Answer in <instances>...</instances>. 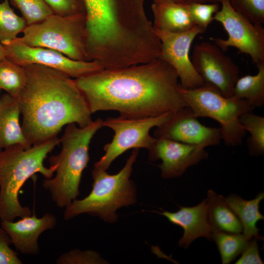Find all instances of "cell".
Segmentation results:
<instances>
[{"mask_svg":"<svg viewBox=\"0 0 264 264\" xmlns=\"http://www.w3.org/2000/svg\"></svg>","mask_w":264,"mask_h":264,"instance_id":"obj_38","label":"cell"},{"mask_svg":"<svg viewBox=\"0 0 264 264\" xmlns=\"http://www.w3.org/2000/svg\"><path fill=\"white\" fill-rule=\"evenodd\" d=\"M155 212L183 228V235L178 242L180 247L187 249L199 237L212 239L213 231L208 219L206 199L193 207L180 206L175 212L167 211Z\"/></svg>","mask_w":264,"mask_h":264,"instance_id":"obj_17","label":"cell"},{"mask_svg":"<svg viewBox=\"0 0 264 264\" xmlns=\"http://www.w3.org/2000/svg\"><path fill=\"white\" fill-rule=\"evenodd\" d=\"M178 80L174 67L160 57L75 79L92 114L113 110L129 118L157 116L186 107Z\"/></svg>","mask_w":264,"mask_h":264,"instance_id":"obj_1","label":"cell"},{"mask_svg":"<svg viewBox=\"0 0 264 264\" xmlns=\"http://www.w3.org/2000/svg\"><path fill=\"white\" fill-rule=\"evenodd\" d=\"M21 114L17 98L6 93L0 97V150L16 145L32 146L20 123Z\"/></svg>","mask_w":264,"mask_h":264,"instance_id":"obj_18","label":"cell"},{"mask_svg":"<svg viewBox=\"0 0 264 264\" xmlns=\"http://www.w3.org/2000/svg\"><path fill=\"white\" fill-rule=\"evenodd\" d=\"M5 57V49L4 45L0 43V61Z\"/></svg>","mask_w":264,"mask_h":264,"instance_id":"obj_35","label":"cell"},{"mask_svg":"<svg viewBox=\"0 0 264 264\" xmlns=\"http://www.w3.org/2000/svg\"><path fill=\"white\" fill-rule=\"evenodd\" d=\"M26 83L18 99L22 128L31 145L57 137L65 125L79 127L92 122L87 100L75 79L38 65L23 66Z\"/></svg>","mask_w":264,"mask_h":264,"instance_id":"obj_2","label":"cell"},{"mask_svg":"<svg viewBox=\"0 0 264 264\" xmlns=\"http://www.w3.org/2000/svg\"><path fill=\"white\" fill-rule=\"evenodd\" d=\"M103 122L98 118L83 128L69 124L60 138L61 151L49 160L50 165H56V175L43 182V187L50 192L58 207L66 208L79 195L82 173L89 161V144L96 132L103 127Z\"/></svg>","mask_w":264,"mask_h":264,"instance_id":"obj_4","label":"cell"},{"mask_svg":"<svg viewBox=\"0 0 264 264\" xmlns=\"http://www.w3.org/2000/svg\"><path fill=\"white\" fill-rule=\"evenodd\" d=\"M240 122L245 131L250 134L247 145L251 155L264 153V117L252 111L246 112L240 117Z\"/></svg>","mask_w":264,"mask_h":264,"instance_id":"obj_25","label":"cell"},{"mask_svg":"<svg viewBox=\"0 0 264 264\" xmlns=\"http://www.w3.org/2000/svg\"><path fill=\"white\" fill-rule=\"evenodd\" d=\"M257 73L239 77L236 81L233 96L246 100L254 109L264 104V63L257 66Z\"/></svg>","mask_w":264,"mask_h":264,"instance_id":"obj_22","label":"cell"},{"mask_svg":"<svg viewBox=\"0 0 264 264\" xmlns=\"http://www.w3.org/2000/svg\"><path fill=\"white\" fill-rule=\"evenodd\" d=\"M139 149H133L124 167L115 175L94 167L90 193L83 199H74L66 207L64 219L69 220L86 213L110 223L115 222L118 218L116 211L136 201V188L130 176Z\"/></svg>","mask_w":264,"mask_h":264,"instance_id":"obj_5","label":"cell"},{"mask_svg":"<svg viewBox=\"0 0 264 264\" xmlns=\"http://www.w3.org/2000/svg\"><path fill=\"white\" fill-rule=\"evenodd\" d=\"M153 3H159L163 2H181V0H152Z\"/></svg>","mask_w":264,"mask_h":264,"instance_id":"obj_36","label":"cell"},{"mask_svg":"<svg viewBox=\"0 0 264 264\" xmlns=\"http://www.w3.org/2000/svg\"><path fill=\"white\" fill-rule=\"evenodd\" d=\"M208 216L212 231L241 233L242 224L227 203L225 198L212 190L207 191Z\"/></svg>","mask_w":264,"mask_h":264,"instance_id":"obj_21","label":"cell"},{"mask_svg":"<svg viewBox=\"0 0 264 264\" xmlns=\"http://www.w3.org/2000/svg\"><path fill=\"white\" fill-rule=\"evenodd\" d=\"M231 6L251 22H264V0H229Z\"/></svg>","mask_w":264,"mask_h":264,"instance_id":"obj_29","label":"cell"},{"mask_svg":"<svg viewBox=\"0 0 264 264\" xmlns=\"http://www.w3.org/2000/svg\"><path fill=\"white\" fill-rule=\"evenodd\" d=\"M17 39L33 47L57 50L76 61H88L86 50V15L62 16L52 14L27 25Z\"/></svg>","mask_w":264,"mask_h":264,"instance_id":"obj_8","label":"cell"},{"mask_svg":"<svg viewBox=\"0 0 264 264\" xmlns=\"http://www.w3.org/2000/svg\"><path fill=\"white\" fill-rule=\"evenodd\" d=\"M53 14L68 16L85 14L83 0H44Z\"/></svg>","mask_w":264,"mask_h":264,"instance_id":"obj_30","label":"cell"},{"mask_svg":"<svg viewBox=\"0 0 264 264\" xmlns=\"http://www.w3.org/2000/svg\"><path fill=\"white\" fill-rule=\"evenodd\" d=\"M145 0H83L87 39L95 44H111L141 31L149 20Z\"/></svg>","mask_w":264,"mask_h":264,"instance_id":"obj_6","label":"cell"},{"mask_svg":"<svg viewBox=\"0 0 264 264\" xmlns=\"http://www.w3.org/2000/svg\"><path fill=\"white\" fill-rule=\"evenodd\" d=\"M154 28L156 31L179 33L196 25L192 20L188 5L182 2L152 3Z\"/></svg>","mask_w":264,"mask_h":264,"instance_id":"obj_19","label":"cell"},{"mask_svg":"<svg viewBox=\"0 0 264 264\" xmlns=\"http://www.w3.org/2000/svg\"><path fill=\"white\" fill-rule=\"evenodd\" d=\"M172 113L141 118L120 116L103 121V127L111 129L114 134L112 141L104 146L105 153L94 167L106 171L117 157L129 149L145 148L148 150L156 139L150 134V130L166 121Z\"/></svg>","mask_w":264,"mask_h":264,"instance_id":"obj_9","label":"cell"},{"mask_svg":"<svg viewBox=\"0 0 264 264\" xmlns=\"http://www.w3.org/2000/svg\"><path fill=\"white\" fill-rule=\"evenodd\" d=\"M179 90L186 106L197 117H210L220 125L221 138L226 144L236 146L242 143L246 131L240 117L254 109L246 100L234 96L225 97L205 85L186 89L179 85Z\"/></svg>","mask_w":264,"mask_h":264,"instance_id":"obj_7","label":"cell"},{"mask_svg":"<svg viewBox=\"0 0 264 264\" xmlns=\"http://www.w3.org/2000/svg\"><path fill=\"white\" fill-rule=\"evenodd\" d=\"M148 152L150 160H161L158 166L165 178L181 176L189 167L208 155L201 147L164 138H156Z\"/></svg>","mask_w":264,"mask_h":264,"instance_id":"obj_15","label":"cell"},{"mask_svg":"<svg viewBox=\"0 0 264 264\" xmlns=\"http://www.w3.org/2000/svg\"><path fill=\"white\" fill-rule=\"evenodd\" d=\"M220 4L198 2L188 4L189 14L195 24L205 31L214 20V16L220 10Z\"/></svg>","mask_w":264,"mask_h":264,"instance_id":"obj_28","label":"cell"},{"mask_svg":"<svg viewBox=\"0 0 264 264\" xmlns=\"http://www.w3.org/2000/svg\"><path fill=\"white\" fill-rule=\"evenodd\" d=\"M26 26L24 19L17 15L8 0L0 3V43L7 44L15 40Z\"/></svg>","mask_w":264,"mask_h":264,"instance_id":"obj_26","label":"cell"},{"mask_svg":"<svg viewBox=\"0 0 264 264\" xmlns=\"http://www.w3.org/2000/svg\"><path fill=\"white\" fill-rule=\"evenodd\" d=\"M187 106L173 112L165 122L156 127L154 137L187 144L206 147L219 145L221 138L220 128L202 124Z\"/></svg>","mask_w":264,"mask_h":264,"instance_id":"obj_14","label":"cell"},{"mask_svg":"<svg viewBox=\"0 0 264 264\" xmlns=\"http://www.w3.org/2000/svg\"><path fill=\"white\" fill-rule=\"evenodd\" d=\"M104 260L95 252L90 250H72L61 255L56 261L57 264H100Z\"/></svg>","mask_w":264,"mask_h":264,"instance_id":"obj_31","label":"cell"},{"mask_svg":"<svg viewBox=\"0 0 264 264\" xmlns=\"http://www.w3.org/2000/svg\"><path fill=\"white\" fill-rule=\"evenodd\" d=\"M223 264H228L242 253L249 240L243 234L215 230L212 237Z\"/></svg>","mask_w":264,"mask_h":264,"instance_id":"obj_24","label":"cell"},{"mask_svg":"<svg viewBox=\"0 0 264 264\" xmlns=\"http://www.w3.org/2000/svg\"><path fill=\"white\" fill-rule=\"evenodd\" d=\"M221 0H181V2L189 4L193 2H198V3H220Z\"/></svg>","mask_w":264,"mask_h":264,"instance_id":"obj_34","label":"cell"},{"mask_svg":"<svg viewBox=\"0 0 264 264\" xmlns=\"http://www.w3.org/2000/svg\"><path fill=\"white\" fill-rule=\"evenodd\" d=\"M214 20L220 22L228 34L227 39H212L223 51L230 47L250 56L256 65L264 63V28L251 22L236 11L229 0H221Z\"/></svg>","mask_w":264,"mask_h":264,"instance_id":"obj_10","label":"cell"},{"mask_svg":"<svg viewBox=\"0 0 264 264\" xmlns=\"http://www.w3.org/2000/svg\"><path fill=\"white\" fill-rule=\"evenodd\" d=\"M204 85L216 90L223 96L233 95L240 70L232 59L215 44L202 42L194 46L191 59Z\"/></svg>","mask_w":264,"mask_h":264,"instance_id":"obj_11","label":"cell"},{"mask_svg":"<svg viewBox=\"0 0 264 264\" xmlns=\"http://www.w3.org/2000/svg\"><path fill=\"white\" fill-rule=\"evenodd\" d=\"M21 12L26 26L41 22L53 12L44 0H13Z\"/></svg>","mask_w":264,"mask_h":264,"instance_id":"obj_27","label":"cell"},{"mask_svg":"<svg viewBox=\"0 0 264 264\" xmlns=\"http://www.w3.org/2000/svg\"><path fill=\"white\" fill-rule=\"evenodd\" d=\"M155 31L161 42L159 57L175 69L180 86L184 88L193 89L204 85L203 80L193 66L189 53L194 39L205 31L197 25L179 33Z\"/></svg>","mask_w":264,"mask_h":264,"instance_id":"obj_13","label":"cell"},{"mask_svg":"<svg viewBox=\"0 0 264 264\" xmlns=\"http://www.w3.org/2000/svg\"><path fill=\"white\" fill-rule=\"evenodd\" d=\"M56 223V218L52 214L45 213L37 218L34 213L17 221H1V227L7 232L17 250L23 254L35 255L39 251V236L45 231L53 229Z\"/></svg>","mask_w":264,"mask_h":264,"instance_id":"obj_16","label":"cell"},{"mask_svg":"<svg viewBox=\"0 0 264 264\" xmlns=\"http://www.w3.org/2000/svg\"></svg>","mask_w":264,"mask_h":264,"instance_id":"obj_37","label":"cell"},{"mask_svg":"<svg viewBox=\"0 0 264 264\" xmlns=\"http://www.w3.org/2000/svg\"><path fill=\"white\" fill-rule=\"evenodd\" d=\"M258 240L254 238L248 241L241 253V257L235 263L236 264H262L264 263L259 254Z\"/></svg>","mask_w":264,"mask_h":264,"instance_id":"obj_33","label":"cell"},{"mask_svg":"<svg viewBox=\"0 0 264 264\" xmlns=\"http://www.w3.org/2000/svg\"><path fill=\"white\" fill-rule=\"evenodd\" d=\"M3 45L5 57L16 64L22 66L32 64L43 66L74 79L104 69L97 62L74 60L54 49L28 46L17 38Z\"/></svg>","mask_w":264,"mask_h":264,"instance_id":"obj_12","label":"cell"},{"mask_svg":"<svg viewBox=\"0 0 264 264\" xmlns=\"http://www.w3.org/2000/svg\"><path fill=\"white\" fill-rule=\"evenodd\" d=\"M12 243L7 232L0 227V264H22L18 253L10 245Z\"/></svg>","mask_w":264,"mask_h":264,"instance_id":"obj_32","label":"cell"},{"mask_svg":"<svg viewBox=\"0 0 264 264\" xmlns=\"http://www.w3.org/2000/svg\"><path fill=\"white\" fill-rule=\"evenodd\" d=\"M60 143L57 136L28 148L13 146L0 150V218L1 221H14L18 217L32 215L28 207L22 206L19 192L25 181L36 173L45 178L54 176L56 165L47 168L44 161Z\"/></svg>","mask_w":264,"mask_h":264,"instance_id":"obj_3","label":"cell"},{"mask_svg":"<svg viewBox=\"0 0 264 264\" xmlns=\"http://www.w3.org/2000/svg\"><path fill=\"white\" fill-rule=\"evenodd\" d=\"M26 73L23 66L6 58L0 61V89L18 98L26 83Z\"/></svg>","mask_w":264,"mask_h":264,"instance_id":"obj_23","label":"cell"},{"mask_svg":"<svg viewBox=\"0 0 264 264\" xmlns=\"http://www.w3.org/2000/svg\"><path fill=\"white\" fill-rule=\"evenodd\" d=\"M264 198V193L261 192L253 199L246 200L236 195H231L225 200L240 220L242 227L243 235L247 240L253 238L260 239L256 224L260 220H264V216L260 213L259 205Z\"/></svg>","mask_w":264,"mask_h":264,"instance_id":"obj_20","label":"cell"}]
</instances>
